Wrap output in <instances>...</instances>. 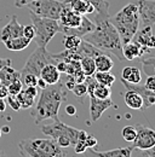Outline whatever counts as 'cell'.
I'll return each mask as SVG.
<instances>
[{
  "label": "cell",
  "mask_w": 155,
  "mask_h": 157,
  "mask_svg": "<svg viewBox=\"0 0 155 157\" xmlns=\"http://www.w3.org/2000/svg\"><path fill=\"white\" fill-rule=\"evenodd\" d=\"M1 134H2V132H1V128H0V137H1Z\"/></svg>",
  "instance_id": "cell-51"
},
{
  "label": "cell",
  "mask_w": 155,
  "mask_h": 157,
  "mask_svg": "<svg viewBox=\"0 0 155 157\" xmlns=\"http://www.w3.org/2000/svg\"><path fill=\"white\" fill-rule=\"evenodd\" d=\"M23 157H67V150L61 147L52 138H27L17 144Z\"/></svg>",
  "instance_id": "cell-3"
},
{
  "label": "cell",
  "mask_w": 155,
  "mask_h": 157,
  "mask_svg": "<svg viewBox=\"0 0 155 157\" xmlns=\"http://www.w3.org/2000/svg\"><path fill=\"white\" fill-rule=\"evenodd\" d=\"M0 85H1V81H0Z\"/></svg>",
  "instance_id": "cell-52"
},
{
  "label": "cell",
  "mask_w": 155,
  "mask_h": 157,
  "mask_svg": "<svg viewBox=\"0 0 155 157\" xmlns=\"http://www.w3.org/2000/svg\"><path fill=\"white\" fill-rule=\"evenodd\" d=\"M144 87L152 92H155V75H149L145 82H144Z\"/></svg>",
  "instance_id": "cell-39"
},
{
  "label": "cell",
  "mask_w": 155,
  "mask_h": 157,
  "mask_svg": "<svg viewBox=\"0 0 155 157\" xmlns=\"http://www.w3.org/2000/svg\"><path fill=\"white\" fill-rule=\"evenodd\" d=\"M23 36H26L29 40H33L35 38V28L33 24L23 25Z\"/></svg>",
  "instance_id": "cell-36"
},
{
  "label": "cell",
  "mask_w": 155,
  "mask_h": 157,
  "mask_svg": "<svg viewBox=\"0 0 155 157\" xmlns=\"http://www.w3.org/2000/svg\"><path fill=\"white\" fill-rule=\"evenodd\" d=\"M56 67H57L59 73H67V68H68V63L64 60H57L56 62Z\"/></svg>",
  "instance_id": "cell-43"
},
{
  "label": "cell",
  "mask_w": 155,
  "mask_h": 157,
  "mask_svg": "<svg viewBox=\"0 0 155 157\" xmlns=\"http://www.w3.org/2000/svg\"><path fill=\"white\" fill-rule=\"evenodd\" d=\"M66 113H67L68 115H70V116H74V115L77 114V108H75L74 105L69 104V105H67V108H66Z\"/></svg>",
  "instance_id": "cell-44"
},
{
  "label": "cell",
  "mask_w": 155,
  "mask_h": 157,
  "mask_svg": "<svg viewBox=\"0 0 155 157\" xmlns=\"http://www.w3.org/2000/svg\"><path fill=\"white\" fill-rule=\"evenodd\" d=\"M95 25V30L85 35L82 39L93 45L98 50L103 51L104 53L109 52L119 60H124L125 58L122 55V42L110 20L107 18L97 21Z\"/></svg>",
  "instance_id": "cell-2"
},
{
  "label": "cell",
  "mask_w": 155,
  "mask_h": 157,
  "mask_svg": "<svg viewBox=\"0 0 155 157\" xmlns=\"http://www.w3.org/2000/svg\"><path fill=\"white\" fill-rule=\"evenodd\" d=\"M39 78H42L47 85H54V83H57L61 80V73L58 71L56 64L50 63V64H46L41 69Z\"/></svg>",
  "instance_id": "cell-18"
},
{
  "label": "cell",
  "mask_w": 155,
  "mask_h": 157,
  "mask_svg": "<svg viewBox=\"0 0 155 157\" xmlns=\"http://www.w3.org/2000/svg\"><path fill=\"white\" fill-rule=\"evenodd\" d=\"M26 7L37 16L58 21L64 7V2L58 0H33L27 4Z\"/></svg>",
  "instance_id": "cell-7"
},
{
  "label": "cell",
  "mask_w": 155,
  "mask_h": 157,
  "mask_svg": "<svg viewBox=\"0 0 155 157\" xmlns=\"http://www.w3.org/2000/svg\"><path fill=\"white\" fill-rule=\"evenodd\" d=\"M90 97V117L92 122H97L104 111H107L109 108L114 106V103L112 98L108 99H98L93 96Z\"/></svg>",
  "instance_id": "cell-12"
},
{
  "label": "cell",
  "mask_w": 155,
  "mask_h": 157,
  "mask_svg": "<svg viewBox=\"0 0 155 157\" xmlns=\"http://www.w3.org/2000/svg\"><path fill=\"white\" fill-rule=\"evenodd\" d=\"M80 67L82 73L86 76H93L96 73V65H95V59L91 57H82L80 59Z\"/></svg>",
  "instance_id": "cell-28"
},
{
  "label": "cell",
  "mask_w": 155,
  "mask_h": 157,
  "mask_svg": "<svg viewBox=\"0 0 155 157\" xmlns=\"http://www.w3.org/2000/svg\"><path fill=\"white\" fill-rule=\"evenodd\" d=\"M63 2L80 15H89L95 12V9L89 2V0H64Z\"/></svg>",
  "instance_id": "cell-19"
},
{
  "label": "cell",
  "mask_w": 155,
  "mask_h": 157,
  "mask_svg": "<svg viewBox=\"0 0 155 157\" xmlns=\"http://www.w3.org/2000/svg\"><path fill=\"white\" fill-rule=\"evenodd\" d=\"M22 90H23V83H22L21 78L15 80L14 82H11V83L7 86L9 94H11V96H17V94H18Z\"/></svg>",
  "instance_id": "cell-33"
},
{
  "label": "cell",
  "mask_w": 155,
  "mask_h": 157,
  "mask_svg": "<svg viewBox=\"0 0 155 157\" xmlns=\"http://www.w3.org/2000/svg\"><path fill=\"white\" fill-rule=\"evenodd\" d=\"M30 20H32V24L35 28L34 39L39 47H46L51 39L56 34L61 33V27L58 21L40 17L33 12H30Z\"/></svg>",
  "instance_id": "cell-5"
},
{
  "label": "cell",
  "mask_w": 155,
  "mask_h": 157,
  "mask_svg": "<svg viewBox=\"0 0 155 157\" xmlns=\"http://www.w3.org/2000/svg\"><path fill=\"white\" fill-rule=\"evenodd\" d=\"M77 52L79 53V56L82 58V57H91V58H96L98 55L101 53H104L103 51L98 50L97 47H95L93 45H91L90 42L85 41V40H81V44L80 46L78 47Z\"/></svg>",
  "instance_id": "cell-25"
},
{
  "label": "cell",
  "mask_w": 155,
  "mask_h": 157,
  "mask_svg": "<svg viewBox=\"0 0 155 157\" xmlns=\"http://www.w3.org/2000/svg\"><path fill=\"white\" fill-rule=\"evenodd\" d=\"M137 42H139L141 45H143L144 47L149 48V50H154L155 48V34L153 33L152 27H143L141 30H137L135 34L133 39Z\"/></svg>",
  "instance_id": "cell-17"
},
{
  "label": "cell",
  "mask_w": 155,
  "mask_h": 157,
  "mask_svg": "<svg viewBox=\"0 0 155 157\" xmlns=\"http://www.w3.org/2000/svg\"><path fill=\"white\" fill-rule=\"evenodd\" d=\"M7 96H9L7 86H5V85H0V98H6Z\"/></svg>",
  "instance_id": "cell-46"
},
{
  "label": "cell",
  "mask_w": 155,
  "mask_h": 157,
  "mask_svg": "<svg viewBox=\"0 0 155 157\" xmlns=\"http://www.w3.org/2000/svg\"><path fill=\"white\" fill-rule=\"evenodd\" d=\"M87 149H89V147H87L85 140H79L77 144L74 145V150H75L77 154H84V152H86Z\"/></svg>",
  "instance_id": "cell-40"
},
{
  "label": "cell",
  "mask_w": 155,
  "mask_h": 157,
  "mask_svg": "<svg viewBox=\"0 0 155 157\" xmlns=\"http://www.w3.org/2000/svg\"><path fill=\"white\" fill-rule=\"evenodd\" d=\"M72 92H73L77 97L82 98V97L87 96V85H86L85 82H77L75 86H74V88L72 90Z\"/></svg>",
  "instance_id": "cell-34"
},
{
  "label": "cell",
  "mask_w": 155,
  "mask_h": 157,
  "mask_svg": "<svg viewBox=\"0 0 155 157\" xmlns=\"http://www.w3.org/2000/svg\"><path fill=\"white\" fill-rule=\"evenodd\" d=\"M137 127V136L132 141L133 147L145 151L155 146V131L144 126H136Z\"/></svg>",
  "instance_id": "cell-9"
},
{
  "label": "cell",
  "mask_w": 155,
  "mask_h": 157,
  "mask_svg": "<svg viewBox=\"0 0 155 157\" xmlns=\"http://www.w3.org/2000/svg\"><path fill=\"white\" fill-rule=\"evenodd\" d=\"M16 98L18 100L21 109H30L34 106L35 104V98H33L32 96H29L24 90H22L16 96Z\"/></svg>",
  "instance_id": "cell-29"
},
{
  "label": "cell",
  "mask_w": 155,
  "mask_h": 157,
  "mask_svg": "<svg viewBox=\"0 0 155 157\" xmlns=\"http://www.w3.org/2000/svg\"><path fill=\"white\" fill-rule=\"evenodd\" d=\"M12 60L10 58H0V69H2L6 65H11Z\"/></svg>",
  "instance_id": "cell-47"
},
{
  "label": "cell",
  "mask_w": 155,
  "mask_h": 157,
  "mask_svg": "<svg viewBox=\"0 0 155 157\" xmlns=\"http://www.w3.org/2000/svg\"><path fill=\"white\" fill-rule=\"evenodd\" d=\"M149 51H150L149 48L144 47L143 45H141L136 40H131L130 42L122 45V55H124V58L129 59V60H133V59L143 56L145 52H149Z\"/></svg>",
  "instance_id": "cell-16"
},
{
  "label": "cell",
  "mask_w": 155,
  "mask_h": 157,
  "mask_svg": "<svg viewBox=\"0 0 155 157\" xmlns=\"http://www.w3.org/2000/svg\"><path fill=\"white\" fill-rule=\"evenodd\" d=\"M95 27L96 25L87 18V16L82 15L81 23L78 25L77 28H64V27H61V33H63L64 35H75V36H79V38L82 39L85 35H87L91 32H93Z\"/></svg>",
  "instance_id": "cell-14"
},
{
  "label": "cell",
  "mask_w": 155,
  "mask_h": 157,
  "mask_svg": "<svg viewBox=\"0 0 155 157\" xmlns=\"http://www.w3.org/2000/svg\"><path fill=\"white\" fill-rule=\"evenodd\" d=\"M135 150L133 145L132 146H126V147H117L108 151H96L93 149H87V157H131L132 151Z\"/></svg>",
  "instance_id": "cell-15"
},
{
  "label": "cell",
  "mask_w": 155,
  "mask_h": 157,
  "mask_svg": "<svg viewBox=\"0 0 155 157\" xmlns=\"http://www.w3.org/2000/svg\"><path fill=\"white\" fill-rule=\"evenodd\" d=\"M124 100H125L126 106H129L132 110H142L143 106H144L142 96L139 93L135 92V91H131V90H126V93L124 96Z\"/></svg>",
  "instance_id": "cell-20"
},
{
  "label": "cell",
  "mask_w": 155,
  "mask_h": 157,
  "mask_svg": "<svg viewBox=\"0 0 155 157\" xmlns=\"http://www.w3.org/2000/svg\"><path fill=\"white\" fill-rule=\"evenodd\" d=\"M121 80L130 83H141L142 71L136 67H125L121 73Z\"/></svg>",
  "instance_id": "cell-24"
},
{
  "label": "cell",
  "mask_w": 155,
  "mask_h": 157,
  "mask_svg": "<svg viewBox=\"0 0 155 157\" xmlns=\"http://www.w3.org/2000/svg\"><path fill=\"white\" fill-rule=\"evenodd\" d=\"M89 2L93 6L95 11H96V16L95 20L102 21L107 20L110 17L109 15V2L105 0H89Z\"/></svg>",
  "instance_id": "cell-21"
},
{
  "label": "cell",
  "mask_w": 155,
  "mask_h": 157,
  "mask_svg": "<svg viewBox=\"0 0 155 157\" xmlns=\"http://www.w3.org/2000/svg\"><path fill=\"white\" fill-rule=\"evenodd\" d=\"M110 22L117 30L122 45L130 42L139 28V12L137 4H127L113 17Z\"/></svg>",
  "instance_id": "cell-4"
},
{
  "label": "cell",
  "mask_w": 155,
  "mask_h": 157,
  "mask_svg": "<svg viewBox=\"0 0 155 157\" xmlns=\"http://www.w3.org/2000/svg\"><path fill=\"white\" fill-rule=\"evenodd\" d=\"M17 78H21V73H19V70L14 69L11 65H6L2 69H0V81H1V85L9 86L11 82H14Z\"/></svg>",
  "instance_id": "cell-23"
},
{
  "label": "cell",
  "mask_w": 155,
  "mask_h": 157,
  "mask_svg": "<svg viewBox=\"0 0 155 157\" xmlns=\"http://www.w3.org/2000/svg\"><path fill=\"white\" fill-rule=\"evenodd\" d=\"M56 59L54 58L52 53H50L46 47H37V50L30 55V57L26 62L24 67L19 70L21 75L23 74H34L39 76L41 69L46 65V64H56Z\"/></svg>",
  "instance_id": "cell-6"
},
{
  "label": "cell",
  "mask_w": 155,
  "mask_h": 157,
  "mask_svg": "<svg viewBox=\"0 0 155 157\" xmlns=\"http://www.w3.org/2000/svg\"><path fill=\"white\" fill-rule=\"evenodd\" d=\"M85 143H86V145H87V147L89 149H95L97 145H98V141H97V139L93 136H90V134H87V137L85 139Z\"/></svg>",
  "instance_id": "cell-41"
},
{
  "label": "cell",
  "mask_w": 155,
  "mask_h": 157,
  "mask_svg": "<svg viewBox=\"0 0 155 157\" xmlns=\"http://www.w3.org/2000/svg\"><path fill=\"white\" fill-rule=\"evenodd\" d=\"M46 86H47V83H46V82H45V81H44V80H42L41 78H38V82H37V87H39L40 90H44V88H45Z\"/></svg>",
  "instance_id": "cell-48"
},
{
  "label": "cell",
  "mask_w": 155,
  "mask_h": 157,
  "mask_svg": "<svg viewBox=\"0 0 155 157\" xmlns=\"http://www.w3.org/2000/svg\"><path fill=\"white\" fill-rule=\"evenodd\" d=\"M41 91L42 92L40 94V98L32 111L35 124H39L45 120L58 121V111L61 104L67 99V92L63 82H61L59 80L57 83L47 85Z\"/></svg>",
  "instance_id": "cell-1"
},
{
  "label": "cell",
  "mask_w": 155,
  "mask_h": 157,
  "mask_svg": "<svg viewBox=\"0 0 155 157\" xmlns=\"http://www.w3.org/2000/svg\"><path fill=\"white\" fill-rule=\"evenodd\" d=\"M32 40L27 39L26 36H18V38H12V39H9L6 41H4V45L5 47L9 50V51H14V52H18V51H23L24 48H27L29 46Z\"/></svg>",
  "instance_id": "cell-22"
},
{
  "label": "cell",
  "mask_w": 155,
  "mask_h": 157,
  "mask_svg": "<svg viewBox=\"0 0 155 157\" xmlns=\"http://www.w3.org/2000/svg\"><path fill=\"white\" fill-rule=\"evenodd\" d=\"M81 40H82L81 38L75 36V35H64L63 44H64L66 50H73V51H75V50H78V47L80 46Z\"/></svg>",
  "instance_id": "cell-30"
},
{
  "label": "cell",
  "mask_w": 155,
  "mask_h": 157,
  "mask_svg": "<svg viewBox=\"0 0 155 157\" xmlns=\"http://www.w3.org/2000/svg\"><path fill=\"white\" fill-rule=\"evenodd\" d=\"M30 1H33V0H15V6L18 7V9H21V7H26V5L29 4Z\"/></svg>",
  "instance_id": "cell-45"
},
{
  "label": "cell",
  "mask_w": 155,
  "mask_h": 157,
  "mask_svg": "<svg viewBox=\"0 0 155 157\" xmlns=\"http://www.w3.org/2000/svg\"><path fill=\"white\" fill-rule=\"evenodd\" d=\"M0 128H1V132L2 133H6V134L10 133V127L9 126H4V127H0Z\"/></svg>",
  "instance_id": "cell-50"
},
{
  "label": "cell",
  "mask_w": 155,
  "mask_h": 157,
  "mask_svg": "<svg viewBox=\"0 0 155 157\" xmlns=\"http://www.w3.org/2000/svg\"><path fill=\"white\" fill-rule=\"evenodd\" d=\"M142 67L143 71L149 76V75H155V57H149L142 60Z\"/></svg>",
  "instance_id": "cell-32"
},
{
  "label": "cell",
  "mask_w": 155,
  "mask_h": 157,
  "mask_svg": "<svg viewBox=\"0 0 155 157\" xmlns=\"http://www.w3.org/2000/svg\"><path fill=\"white\" fill-rule=\"evenodd\" d=\"M80 131L81 129H78L74 128L72 126H68L66 123H63L62 121H54L52 123L50 124H45L41 127V132L47 136V137L52 138L54 140H56L57 138H67L72 146H74L79 140L80 137Z\"/></svg>",
  "instance_id": "cell-8"
},
{
  "label": "cell",
  "mask_w": 155,
  "mask_h": 157,
  "mask_svg": "<svg viewBox=\"0 0 155 157\" xmlns=\"http://www.w3.org/2000/svg\"><path fill=\"white\" fill-rule=\"evenodd\" d=\"M0 152H1V151H0Z\"/></svg>",
  "instance_id": "cell-53"
},
{
  "label": "cell",
  "mask_w": 155,
  "mask_h": 157,
  "mask_svg": "<svg viewBox=\"0 0 155 157\" xmlns=\"http://www.w3.org/2000/svg\"><path fill=\"white\" fill-rule=\"evenodd\" d=\"M93 78L98 83L107 87H112L113 83L115 82V76L109 71H96L93 74Z\"/></svg>",
  "instance_id": "cell-27"
},
{
  "label": "cell",
  "mask_w": 155,
  "mask_h": 157,
  "mask_svg": "<svg viewBox=\"0 0 155 157\" xmlns=\"http://www.w3.org/2000/svg\"><path fill=\"white\" fill-rule=\"evenodd\" d=\"M75 83H77V81H75V78H74V76H73V75H69V74H67V78H66V81L63 82V85H64L66 90H68V91H72V90L74 88Z\"/></svg>",
  "instance_id": "cell-38"
},
{
  "label": "cell",
  "mask_w": 155,
  "mask_h": 157,
  "mask_svg": "<svg viewBox=\"0 0 155 157\" xmlns=\"http://www.w3.org/2000/svg\"><path fill=\"white\" fill-rule=\"evenodd\" d=\"M29 96H32L33 98H37L39 94V90L37 86H28V87H26V90H24Z\"/></svg>",
  "instance_id": "cell-42"
},
{
  "label": "cell",
  "mask_w": 155,
  "mask_h": 157,
  "mask_svg": "<svg viewBox=\"0 0 155 157\" xmlns=\"http://www.w3.org/2000/svg\"><path fill=\"white\" fill-rule=\"evenodd\" d=\"M38 78L39 76L34 75V74H23V75H21V81H22V83L26 87H28V86H37Z\"/></svg>",
  "instance_id": "cell-35"
},
{
  "label": "cell",
  "mask_w": 155,
  "mask_h": 157,
  "mask_svg": "<svg viewBox=\"0 0 155 157\" xmlns=\"http://www.w3.org/2000/svg\"><path fill=\"white\" fill-rule=\"evenodd\" d=\"M6 109V100L5 98H0V113H4Z\"/></svg>",
  "instance_id": "cell-49"
},
{
  "label": "cell",
  "mask_w": 155,
  "mask_h": 157,
  "mask_svg": "<svg viewBox=\"0 0 155 157\" xmlns=\"http://www.w3.org/2000/svg\"><path fill=\"white\" fill-rule=\"evenodd\" d=\"M82 20V15L78 13L77 11H74L73 9H70L67 4H64V7L61 12V16L58 18L59 27H64V28H77L78 25L81 23Z\"/></svg>",
  "instance_id": "cell-13"
},
{
  "label": "cell",
  "mask_w": 155,
  "mask_h": 157,
  "mask_svg": "<svg viewBox=\"0 0 155 157\" xmlns=\"http://www.w3.org/2000/svg\"><path fill=\"white\" fill-rule=\"evenodd\" d=\"M121 136L124 138V140L132 143L137 136V127L136 126H125L121 131Z\"/></svg>",
  "instance_id": "cell-31"
},
{
  "label": "cell",
  "mask_w": 155,
  "mask_h": 157,
  "mask_svg": "<svg viewBox=\"0 0 155 157\" xmlns=\"http://www.w3.org/2000/svg\"><path fill=\"white\" fill-rule=\"evenodd\" d=\"M23 35V25L17 20L16 15H11L10 21L0 29V41L4 42L12 38H18Z\"/></svg>",
  "instance_id": "cell-11"
},
{
  "label": "cell",
  "mask_w": 155,
  "mask_h": 157,
  "mask_svg": "<svg viewBox=\"0 0 155 157\" xmlns=\"http://www.w3.org/2000/svg\"><path fill=\"white\" fill-rule=\"evenodd\" d=\"M95 59L96 71H110L114 67V60L107 53H101Z\"/></svg>",
  "instance_id": "cell-26"
},
{
  "label": "cell",
  "mask_w": 155,
  "mask_h": 157,
  "mask_svg": "<svg viewBox=\"0 0 155 157\" xmlns=\"http://www.w3.org/2000/svg\"><path fill=\"white\" fill-rule=\"evenodd\" d=\"M136 4L143 27H152L155 24V0H136Z\"/></svg>",
  "instance_id": "cell-10"
},
{
  "label": "cell",
  "mask_w": 155,
  "mask_h": 157,
  "mask_svg": "<svg viewBox=\"0 0 155 157\" xmlns=\"http://www.w3.org/2000/svg\"><path fill=\"white\" fill-rule=\"evenodd\" d=\"M5 100L7 101V104L10 105V108L14 110V111H19L21 110V105H19L18 100L16 98V96H11V94H9Z\"/></svg>",
  "instance_id": "cell-37"
}]
</instances>
